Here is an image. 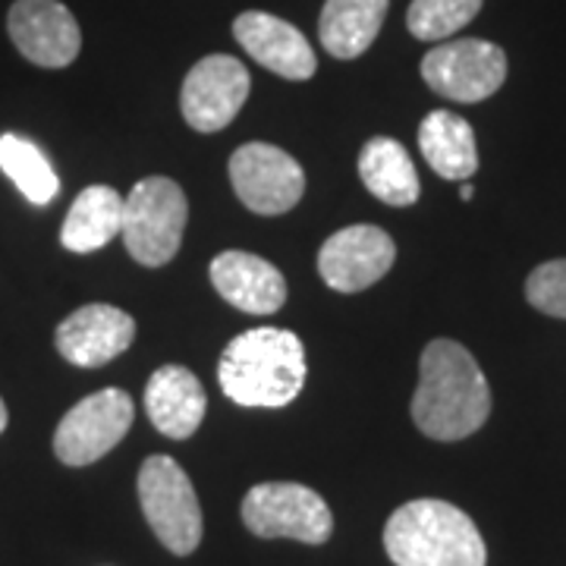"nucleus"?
Returning a JSON list of instances; mask_svg holds the SVG:
<instances>
[{
    "mask_svg": "<svg viewBox=\"0 0 566 566\" xmlns=\"http://www.w3.org/2000/svg\"><path fill=\"white\" fill-rule=\"evenodd\" d=\"M249 70L230 54H208L182 80V120L196 133H221L249 98Z\"/></svg>",
    "mask_w": 566,
    "mask_h": 566,
    "instance_id": "10",
    "label": "nucleus"
},
{
    "mask_svg": "<svg viewBox=\"0 0 566 566\" xmlns=\"http://www.w3.org/2000/svg\"><path fill=\"white\" fill-rule=\"evenodd\" d=\"M208 274L223 300L245 315H274L286 303L281 271L252 252L227 249L211 262Z\"/></svg>",
    "mask_w": 566,
    "mask_h": 566,
    "instance_id": "15",
    "label": "nucleus"
},
{
    "mask_svg": "<svg viewBox=\"0 0 566 566\" xmlns=\"http://www.w3.org/2000/svg\"><path fill=\"white\" fill-rule=\"evenodd\" d=\"M230 182L237 199L264 218L286 214L305 192L303 167L293 155L268 142H249L230 155Z\"/></svg>",
    "mask_w": 566,
    "mask_h": 566,
    "instance_id": "9",
    "label": "nucleus"
},
{
    "mask_svg": "<svg viewBox=\"0 0 566 566\" xmlns=\"http://www.w3.org/2000/svg\"><path fill=\"white\" fill-rule=\"evenodd\" d=\"M491 416L488 387L475 356L457 340L438 337L424 346L419 387L412 394V422L431 441H463Z\"/></svg>",
    "mask_w": 566,
    "mask_h": 566,
    "instance_id": "1",
    "label": "nucleus"
},
{
    "mask_svg": "<svg viewBox=\"0 0 566 566\" xmlns=\"http://www.w3.org/2000/svg\"><path fill=\"white\" fill-rule=\"evenodd\" d=\"M243 523L259 538L324 545L334 532V513L312 488L296 482H264L245 494Z\"/></svg>",
    "mask_w": 566,
    "mask_h": 566,
    "instance_id": "6",
    "label": "nucleus"
},
{
    "mask_svg": "<svg viewBox=\"0 0 566 566\" xmlns=\"http://www.w3.org/2000/svg\"><path fill=\"white\" fill-rule=\"evenodd\" d=\"M7 419H10V416H7V406H3V400H0V431L7 428Z\"/></svg>",
    "mask_w": 566,
    "mask_h": 566,
    "instance_id": "25",
    "label": "nucleus"
},
{
    "mask_svg": "<svg viewBox=\"0 0 566 566\" xmlns=\"http://www.w3.org/2000/svg\"><path fill=\"white\" fill-rule=\"evenodd\" d=\"M7 32L22 57L44 70H63L80 57L82 32L61 0H17L7 13Z\"/></svg>",
    "mask_w": 566,
    "mask_h": 566,
    "instance_id": "11",
    "label": "nucleus"
},
{
    "mask_svg": "<svg viewBox=\"0 0 566 566\" xmlns=\"http://www.w3.org/2000/svg\"><path fill=\"white\" fill-rule=\"evenodd\" d=\"M419 151L444 180L465 182L479 170V148L469 120L450 111H431L419 126Z\"/></svg>",
    "mask_w": 566,
    "mask_h": 566,
    "instance_id": "18",
    "label": "nucleus"
},
{
    "mask_svg": "<svg viewBox=\"0 0 566 566\" xmlns=\"http://www.w3.org/2000/svg\"><path fill=\"white\" fill-rule=\"evenodd\" d=\"M136 340V322L117 305L88 303L57 324L54 346L63 359L80 368L114 363Z\"/></svg>",
    "mask_w": 566,
    "mask_h": 566,
    "instance_id": "13",
    "label": "nucleus"
},
{
    "mask_svg": "<svg viewBox=\"0 0 566 566\" xmlns=\"http://www.w3.org/2000/svg\"><path fill=\"white\" fill-rule=\"evenodd\" d=\"M233 35L252 61L262 63L264 70L277 73L283 80L305 82L318 70L308 39L281 17H271L262 10L240 13L233 22Z\"/></svg>",
    "mask_w": 566,
    "mask_h": 566,
    "instance_id": "14",
    "label": "nucleus"
},
{
    "mask_svg": "<svg viewBox=\"0 0 566 566\" xmlns=\"http://www.w3.org/2000/svg\"><path fill=\"white\" fill-rule=\"evenodd\" d=\"M218 381L233 403L249 409L290 406L305 385L303 340L283 327H252L227 344Z\"/></svg>",
    "mask_w": 566,
    "mask_h": 566,
    "instance_id": "2",
    "label": "nucleus"
},
{
    "mask_svg": "<svg viewBox=\"0 0 566 566\" xmlns=\"http://www.w3.org/2000/svg\"><path fill=\"white\" fill-rule=\"evenodd\" d=\"M526 300L542 315L566 318V259L538 264L526 281Z\"/></svg>",
    "mask_w": 566,
    "mask_h": 566,
    "instance_id": "23",
    "label": "nucleus"
},
{
    "mask_svg": "<svg viewBox=\"0 0 566 566\" xmlns=\"http://www.w3.org/2000/svg\"><path fill=\"white\" fill-rule=\"evenodd\" d=\"M205 409H208V397L202 381L182 365H161L145 385L148 419L174 441H186L199 431Z\"/></svg>",
    "mask_w": 566,
    "mask_h": 566,
    "instance_id": "16",
    "label": "nucleus"
},
{
    "mask_svg": "<svg viewBox=\"0 0 566 566\" xmlns=\"http://www.w3.org/2000/svg\"><path fill=\"white\" fill-rule=\"evenodd\" d=\"M385 551L397 566H485L482 532L460 506L419 497L390 513Z\"/></svg>",
    "mask_w": 566,
    "mask_h": 566,
    "instance_id": "3",
    "label": "nucleus"
},
{
    "mask_svg": "<svg viewBox=\"0 0 566 566\" xmlns=\"http://www.w3.org/2000/svg\"><path fill=\"white\" fill-rule=\"evenodd\" d=\"M472 196H475V189H472L469 182H463V189H460V199H463V202H469Z\"/></svg>",
    "mask_w": 566,
    "mask_h": 566,
    "instance_id": "24",
    "label": "nucleus"
},
{
    "mask_svg": "<svg viewBox=\"0 0 566 566\" xmlns=\"http://www.w3.org/2000/svg\"><path fill=\"white\" fill-rule=\"evenodd\" d=\"M0 170L20 186V192L29 202L39 208L54 202L61 192V180L48 161V155L35 142L13 136V133L0 136Z\"/></svg>",
    "mask_w": 566,
    "mask_h": 566,
    "instance_id": "21",
    "label": "nucleus"
},
{
    "mask_svg": "<svg viewBox=\"0 0 566 566\" xmlns=\"http://www.w3.org/2000/svg\"><path fill=\"white\" fill-rule=\"evenodd\" d=\"M397 259V245L375 223H353L327 237L318 252V274L337 293H359L378 283Z\"/></svg>",
    "mask_w": 566,
    "mask_h": 566,
    "instance_id": "12",
    "label": "nucleus"
},
{
    "mask_svg": "<svg viewBox=\"0 0 566 566\" xmlns=\"http://www.w3.org/2000/svg\"><path fill=\"white\" fill-rule=\"evenodd\" d=\"M123 199L111 186H88L70 205L61 227V243L70 252H95L120 237Z\"/></svg>",
    "mask_w": 566,
    "mask_h": 566,
    "instance_id": "20",
    "label": "nucleus"
},
{
    "mask_svg": "<svg viewBox=\"0 0 566 566\" xmlns=\"http://www.w3.org/2000/svg\"><path fill=\"white\" fill-rule=\"evenodd\" d=\"M189 205L180 182L170 177H145L123 199L120 240L126 252L145 268H161L182 245Z\"/></svg>",
    "mask_w": 566,
    "mask_h": 566,
    "instance_id": "4",
    "label": "nucleus"
},
{
    "mask_svg": "<svg viewBox=\"0 0 566 566\" xmlns=\"http://www.w3.org/2000/svg\"><path fill=\"white\" fill-rule=\"evenodd\" d=\"M422 80L447 102H485L506 80L504 48L485 39L441 41L422 57Z\"/></svg>",
    "mask_w": 566,
    "mask_h": 566,
    "instance_id": "8",
    "label": "nucleus"
},
{
    "mask_svg": "<svg viewBox=\"0 0 566 566\" xmlns=\"http://www.w3.org/2000/svg\"><path fill=\"white\" fill-rule=\"evenodd\" d=\"M359 177H363L365 189L381 199L385 205L394 208H409V205L419 202V174H416V164L412 155L406 151V145L397 139H378L365 142L363 155H359Z\"/></svg>",
    "mask_w": 566,
    "mask_h": 566,
    "instance_id": "19",
    "label": "nucleus"
},
{
    "mask_svg": "<svg viewBox=\"0 0 566 566\" xmlns=\"http://www.w3.org/2000/svg\"><path fill=\"white\" fill-rule=\"evenodd\" d=\"M482 0H412L406 25L419 41H444L479 17Z\"/></svg>",
    "mask_w": 566,
    "mask_h": 566,
    "instance_id": "22",
    "label": "nucleus"
},
{
    "mask_svg": "<svg viewBox=\"0 0 566 566\" xmlns=\"http://www.w3.org/2000/svg\"><path fill=\"white\" fill-rule=\"evenodd\" d=\"M136 403L120 387H104L73 406L54 431V453L63 465H92L126 438Z\"/></svg>",
    "mask_w": 566,
    "mask_h": 566,
    "instance_id": "7",
    "label": "nucleus"
},
{
    "mask_svg": "<svg viewBox=\"0 0 566 566\" xmlns=\"http://www.w3.org/2000/svg\"><path fill=\"white\" fill-rule=\"evenodd\" d=\"M139 504L155 538L170 554L189 557L202 542V506L182 465L170 457H148L136 479Z\"/></svg>",
    "mask_w": 566,
    "mask_h": 566,
    "instance_id": "5",
    "label": "nucleus"
},
{
    "mask_svg": "<svg viewBox=\"0 0 566 566\" xmlns=\"http://www.w3.org/2000/svg\"><path fill=\"white\" fill-rule=\"evenodd\" d=\"M390 0H324L318 39L337 61H356L375 44Z\"/></svg>",
    "mask_w": 566,
    "mask_h": 566,
    "instance_id": "17",
    "label": "nucleus"
}]
</instances>
